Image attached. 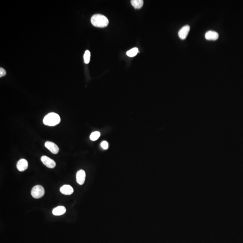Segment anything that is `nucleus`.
Segmentation results:
<instances>
[{"label":"nucleus","instance_id":"nucleus-1","mask_svg":"<svg viewBox=\"0 0 243 243\" xmlns=\"http://www.w3.org/2000/svg\"><path fill=\"white\" fill-rule=\"evenodd\" d=\"M91 23L93 26L98 28H104L108 26L109 20L105 16L101 14H96L91 17Z\"/></svg>","mask_w":243,"mask_h":243},{"label":"nucleus","instance_id":"nucleus-2","mask_svg":"<svg viewBox=\"0 0 243 243\" xmlns=\"http://www.w3.org/2000/svg\"><path fill=\"white\" fill-rule=\"evenodd\" d=\"M43 122L44 124L47 126H55L60 123L61 117L57 113H49L44 117Z\"/></svg>","mask_w":243,"mask_h":243},{"label":"nucleus","instance_id":"nucleus-3","mask_svg":"<svg viewBox=\"0 0 243 243\" xmlns=\"http://www.w3.org/2000/svg\"><path fill=\"white\" fill-rule=\"evenodd\" d=\"M31 194L34 198H41L43 197L45 194V190L42 186H36L32 189Z\"/></svg>","mask_w":243,"mask_h":243},{"label":"nucleus","instance_id":"nucleus-4","mask_svg":"<svg viewBox=\"0 0 243 243\" xmlns=\"http://www.w3.org/2000/svg\"><path fill=\"white\" fill-rule=\"evenodd\" d=\"M41 161L46 167L50 168H53L56 167V163L55 161L47 156H43L41 157Z\"/></svg>","mask_w":243,"mask_h":243},{"label":"nucleus","instance_id":"nucleus-5","mask_svg":"<svg viewBox=\"0 0 243 243\" xmlns=\"http://www.w3.org/2000/svg\"><path fill=\"white\" fill-rule=\"evenodd\" d=\"M45 147L49 149L52 153L54 154H57L59 151V148L56 144L51 142V141H47L45 143Z\"/></svg>","mask_w":243,"mask_h":243},{"label":"nucleus","instance_id":"nucleus-6","mask_svg":"<svg viewBox=\"0 0 243 243\" xmlns=\"http://www.w3.org/2000/svg\"><path fill=\"white\" fill-rule=\"evenodd\" d=\"M86 179V173L83 170H80L76 174V181L78 184L82 185L84 184Z\"/></svg>","mask_w":243,"mask_h":243},{"label":"nucleus","instance_id":"nucleus-7","mask_svg":"<svg viewBox=\"0 0 243 243\" xmlns=\"http://www.w3.org/2000/svg\"><path fill=\"white\" fill-rule=\"evenodd\" d=\"M190 30V26L186 25L183 26L179 31V37L182 40H184L187 37Z\"/></svg>","mask_w":243,"mask_h":243},{"label":"nucleus","instance_id":"nucleus-8","mask_svg":"<svg viewBox=\"0 0 243 243\" xmlns=\"http://www.w3.org/2000/svg\"><path fill=\"white\" fill-rule=\"evenodd\" d=\"M28 167V162L25 159L22 158L18 162L17 168L20 172L26 170Z\"/></svg>","mask_w":243,"mask_h":243},{"label":"nucleus","instance_id":"nucleus-9","mask_svg":"<svg viewBox=\"0 0 243 243\" xmlns=\"http://www.w3.org/2000/svg\"><path fill=\"white\" fill-rule=\"evenodd\" d=\"M219 37L217 32L214 31H209L206 33L205 38L208 40L210 41H216Z\"/></svg>","mask_w":243,"mask_h":243},{"label":"nucleus","instance_id":"nucleus-10","mask_svg":"<svg viewBox=\"0 0 243 243\" xmlns=\"http://www.w3.org/2000/svg\"><path fill=\"white\" fill-rule=\"evenodd\" d=\"M60 191L61 193L65 195H70L74 192V189L72 186L68 185H65L60 188Z\"/></svg>","mask_w":243,"mask_h":243},{"label":"nucleus","instance_id":"nucleus-11","mask_svg":"<svg viewBox=\"0 0 243 243\" xmlns=\"http://www.w3.org/2000/svg\"><path fill=\"white\" fill-rule=\"evenodd\" d=\"M66 208L63 206H60L53 209L52 213L55 216H61L66 212Z\"/></svg>","mask_w":243,"mask_h":243},{"label":"nucleus","instance_id":"nucleus-12","mask_svg":"<svg viewBox=\"0 0 243 243\" xmlns=\"http://www.w3.org/2000/svg\"><path fill=\"white\" fill-rule=\"evenodd\" d=\"M131 4L135 8L140 9L143 6L144 2L142 0H132Z\"/></svg>","mask_w":243,"mask_h":243},{"label":"nucleus","instance_id":"nucleus-13","mask_svg":"<svg viewBox=\"0 0 243 243\" xmlns=\"http://www.w3.org/2000/svg\"><path fill=\"white\" fill-rule=\"evenodd\" d=\"M139 52L138 49L136 48H132L129 51H127L126 52V55L129 57H134L137 55V53Z\"/></svg>","mask_w":243,"mask_h":243},{"label":"nucleus","instance_id":"nucleus-14","mask_svg":"<svg viewBox=\"0 0 243 243\" xmlns=\"http://www.w3.org/2000/svg\"><path fill=\"white\" fill-rule=\"evenodd\" d=\"M100 136V133L99 131H94L92 132L90 136V139L92 141L97 140Z\"/></svg>","mask_w":243,"mask_h":243},{"label":"nucleus","instance_id":"nucleus-15","mask_svg":"<svg viewBox=\"0 0 243 243\" xmlns=\"http://www.w3.org/2000/svg\"><path fill=\"white\" fill-rule=\"evenodd\" d=\"M84 62L86 64H88L90 62V57H91V53H90V51L88 50H87L86 52H85L84 55Z\"/></svg>","mask_w":243,"mask_h":243},{"label":"nucleus","instance_id":"nucleus-16","mask_svg":"<svg viewBox=\"0 0 243 243\" xmlns=\"http://www.w3.org/2000/svg\"><path fill=\"white\" fill-rule=\"evenodd\" d=\"M101 147L104 149H108V146H109V144H108V142L106 141H103L101 142V144H100Z\"/></svg>","mask_w":243,"mask_h":243},{"label":"nucleus","instance_id":"nucleus-17","mask_svg":"<svg viewBox=\"0 0 243 243\" xmlns=\"http://www.w3.org/2000/svg\"><path fill=\"white\" fill-rule=\"evenodd\" d=\"M6 74H7V72L5 69L1 67L0 68V77L2 78V77H4L6 75Z\"/></svg>","mask_w":243,"mask_h":243}]
</instances>
